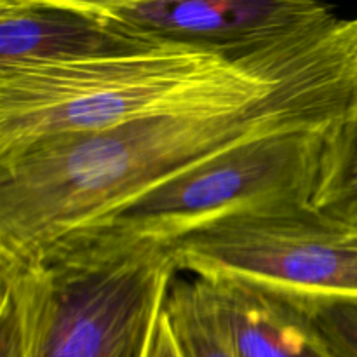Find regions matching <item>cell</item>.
Listing matches in <instances>:
<instances>
[{"label":"cell","mask_w":357,"mask_h":357,"mask_svg":"<svg viewBox=\"0 0 357 357\" xmlns=\"http://www.w3.org/2000/svg\"><path fill=\"white\" fill-rule=\"evenodd\" d=\"M13 261L26 275L28 357H149L180 272L173 248L150 241L63 239Z\"/></svg>","instance_id":"3"},{"label":"cell","mask_w":357,"mask_h":357,"mask_svg":"<svg viewBox=\"0 0 357 357\" xmlns=\"http://www.w3.org/2000/svg\"><path fill=\"white\" fill-rule=\"evenodd\" d=\"M171 248L197 279L253 282L303 305L357 298V230L312 204L232 216Z\"/></svg>","instance_id":"5"},{"label":"cell","mask_w":357,"mask_h":357,"mask_svg":"<svg viewBox=\"0 0 357 357\" xmlns=\"http://www.w3.org/2000/svg\"><path fill=\"white\" fill-rule=\"evenodd\" d=\"M136 33L246 59L324 26L335 7L314 0H100Z\"/></svg>","instance_id":"6"},{"label":"cell","mask_w":357,"mask_h":357,"mask_svg":"<svg viewBox=\"0 0 357 357\" xmlns=\"http://www.w3.org/2000/svg\"><path fill=\"white\" fill-rule=\"evenodd\" d=\"M340 122L291 126L253 136L65 239L150 241L171 246L232 216L310 206L328 136Z\"/></svg>","instance_id":"4"},{"label":"cell","mask_w":357,"mask_h":357,"mask_svg":"<svg viewBox=\"0 0 357 357\" xmlns=\"http://www.w3.org/2000/svg\"><path fill=\"white\" fill-rule=\"evenodd\" d=\"M208 282L239 357H335L307 307L296 300L237 279Z\"/></svg>","instance_id":"8"},{"label":"cell","mask_w":357,"mask_h":357,"mask_svg":"<svg viewBox=\"0 0 357 357\" xmlns=\"http://www.w3.org/2000/svg\"><path fill=\"white\" fill-rule=\"evenodd\" d=\"M303 307L335 357H357V298L323 300Z\"/></svg>","instance_id":"12"},{"label":"cell","mask_w":357,"mask_h":357,"mask_svg":"<svg viewBox=\"0 0 357 357\" xmlns=\"http://www.w3.org/2000/svg\"><path fill=\"white\" fill-rule=\"evenodd\" d=\"M30 356V303L23 265L0 260V357Z\"/></svg>","instance_id":"11"},{"label":"cell","mask_w":357,"mask_h":357,"mask_svg":"<svg viewBox=\"0 0 357 357\" xmlns=\"http://www.w3.org/2000/svg\"><path fill=\"white\" fill-rule=\"evenodd\" d=\"M312 206L357 230V103L328 136Z\"/></svg>","instance_id":"10"},{"label":"cell","mask_w":357,"mask_h":357,"mask_svg":"<svg viewBox=\"0 0 357 357\" xmlns=\"http://www.w3.org/2000/svg\"><path fill=\"white\" fill-rule=\"evenodd\" d=\"M357 103V20L244 107L153 115L44 139L0 159V258L31 260L155 185L281 128L340 122Z\"/></svg>","instance_id":"1"},{"label":"cell","mask_w":357,"mask_h":357,"mask_svg":"<svg viewBox=\"0 0 357 357\" xmlns=\"http://www.w3.org/2000/svg\"><path fill=\"white\" fill-rule=\"evenodd\" d=\"M340 20L246 59L160 42L87 61L0 68V159L153 115L253 103L317 54Z\"/></svg>","instance_id":"2"},{"label":"cell","mask_w":357,"mask_h":357,"mask_svg":"<svg viewBox=\"0 0 357 357\" xmlns=\"http://www.w3.org/2000/svg\"><path fill=\"white\" fill-rule=\"evenodd\" d=\"M149 357H181L180 351H178L176 342H174L169 326H167L164 312L162 316H160L159 323H157L152 345H150Z\"/></svg>","instance_id":"13"},{"label":"cell","mask_w":357,"mask_h":357,"mask_svg":"<svg viewBox=\"0 0 357 357\" xmlns=\"http://www.w3.org/2000/svg\"><path fill=\"white\" fill-rule=\"evenodd\" d=\"M164 316L181 357H239L211 284L204 279L174 282Z\"/></svg>","instance_id":"9"},{"label":"cell","mask_w":357,"mask_h":357,"mask_svg":"<svg viewBox=\"0 0 357 357\" xmlns=\"http://www.w3.org/2000/svg\"><path fill=\"white\" fill-rule=\"evenodd\" d=\"M155 44L100 0H0V68L87 61Z\"/></svg>","instance_id":"7"}]
</instances>
